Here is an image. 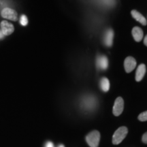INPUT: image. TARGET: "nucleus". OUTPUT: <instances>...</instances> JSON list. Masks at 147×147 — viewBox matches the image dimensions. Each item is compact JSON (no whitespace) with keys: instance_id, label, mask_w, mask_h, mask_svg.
Wrapping results in <instances>:
<instances>
[{"instance_id":"19","label":"nucleus","mask_w":147,"mask_h":147,"mask_svg":"<svg viewBox=\"0 0 147 147\" xmlns=\"http://www.w3.org/2000/svg\"><path fill=\"white\" fill-rule=\"evenodd\" d=\"M58 147H65V146H64L63 145H62V144H61V145H59V146Z\"/></svg>"},{"instance_id":"15","label":"nucleus","mask_w":147,"mask_h":147,"mask_svg":"<svg viewBox=\"0 0 147 147\" xmlns=\"http://www.w3.org/2000/svg\"><path fill=\"white\" fill-rule=\"evenodd\" d=\"M142 140V142L144 143V144H147V132H146V133L143 134Z\"/></svg>"},{"instance_id":"13","label":"nucleus","mask_w":147,"mask_h":147,"mask_svg":"<svg viewBox=\"0 0 147 147\" xmlns=\"http://www.w3.org/2000/svg\"><path fill=\"white\" fill-rule=\"evenodd\" d=\"M138 119L140 121H147V111L143 112L140 113L138 116Z\"/></svg>"},{"instance_id":"4","label":"nucleus","mask_w":147,"mask_h":147,"mask_svg":"<svg viewBox=\"0 0 147 147\" xmlns=\"http://www.w3.org/2000/svg\"><path fill=\"white\" fill-rule=\"evenodd\" d=\"M124 108V101L121 97H119L116 99L115 104L113 106V114L116 117H118L123 111Z\"/></svg>"},{"instance_id":"9","label":"nucleus","mask_w":147,"mask_h":147,"mask_svg":"<svg viewBox=\"0 0 147 147\" xmlns=\"http://www.w3.org/2000/svg\"><path fill=\"white\" fill-rule=\"evenodd\" d=\"M145 74H146V65L144 64H140L138 69H136V80L137 82H140L144 78Z\"/></svg>"},{"instance_id":"17","label":"nucleus","mask_w":147,"mask_h":147,"mask_svg":"<svg viewBox=\"0 0 147 147\" xmlns=\"http://www.w3.org/2000/svg\"><path fill=\"white\" fill-rule=\"evenodd\" d=\"M144 44L145 46H146V47H147V35L146 36H145V38L144 39Z\"/></svg>"},{"instance_id":"1","label":"nucleus","mask_w":147,"mask_h":147,"mask_svg":"<svg viewBox=\"0 0 147 147\" xmlns=\"http://www.w3.org/2000/svg\"><path fill=\"white\" fill-rule=\"evenodd\" d=\"M128 133V129L126 127H121L116 130L113 136V143L114 144H119L125 138Z\"/></svg>"},{"instance_id":"2","label":"nucleus","mask_w":147,"mask_h":147,"mask_svg":"<svg viewBox=\"0 0 147 147\" xmlns=\"http://www.w3.org/2000/svg\"><path fill=\"white\" fill-rule=\"evenodd\" d=\"M100 140V134L97 130H93L86 136V141L91 147H97Z\"/></svg>"},{"instance_id":"12","label":"nucleus","mask_w":147,"mask_h":147,"mask_svg":"<svg viewBox=\"0 0 147 147\" xmlns=\"http://www.w3.org/2000/svg\"><path fill=\"white\" fill-rule=\"evenodd\" d=\"M100 86L101 89L104 92H108L110 89V82L107 78H102L100 80Z\"/></svg>"},{"instance_id":"6","label":"nucleus","mask_w":147,"mask_h":147,"mask_svg":"<svg viewBox=\"0 0 147 147\" xmlns=\"http://www.w3.org/2000/svg\"><path fill=\"white\" fill-rule=\"evenodd\" d=\"M124 67L126 72H131L136 67V61L132 57H128L125 59Z\"/></svg>"},{"instance_id":"11","label":"nucleus","mask_w":147,"mask_h":147,"mask_svg":"<svg viewBox=\"0 0 147 147\" xmlns=\"http://www.w3.org/2000/svg\"><path fill=\"white\" fill-rule=\"evenodd\" d=\"M131 16L134 19L136 20L137 21H138L140 23L142 24V25H147V21L146 18H144V16H142V14H141L139 12H138L137 10H133L131 12Z\"/></svg>"},{"instance_id":"7","label":"nucleus","mask_w":147,"mask_h":147,"mask_svg":"<svg viewBox=\"0 0 147 147\" xmlns=\"http://www.w3.org/2000/svg\"><path fill=\"white\" fill-rule=\"evenodd\" d=\"M97 67L101 70H106L108 67V60L104 55H99L96 59Z\"/></svg>"},{"instance_id":"16","label":"nucleus","mask_w":147,"mask_h":147,"mask_svg":"<svg viewBox=\"0 0 147 147\" xmlns=\"http://www.w3.org/2000/svg\"><path fill=\"white\" fill-rule=\"evenodd\" d=\"M45 147H54V144H53V143L52 142L49 141V142H47V143H46Z\"/></svg>"},{"instance_id":"5","label":"nucleus","mask_w":147,"mask_h":147,"mask_svg":"<svg viewBox=\"0 0 147 147\" xmlns=\"http://www.w3.org/2000/svg\"><path fill=\"white\" fill-rule=\"evenodd\" d=\"M0 26H1V32L3 33V34L5 36H10L14 32V27L12 24L9 23L7 21H1V24H0Z\"/></svg>"},{"instance_id":"10","label":"nucleus","mask_w":147,"mask_h":147,"mask_svg":"<svg viewBox=\"0 0 147 147\" xmlns=\"http://www.w3.org/2000/svg\"><path fill=\"white\" fill-rule=\"evenodd\" d=\"M132 36L134 37V39L135 40L136 42H140L141 40L143 39V36H144V33L142 29L138 27H134L131 31Z\"/></svg>"},{"instance_id":"14","label":"nucleus","mask_w":147,"mask_h":147,"mask_svg":"<svg viewBox=\"0 0 147 147\" xmlns=\"http://www.w3.org/2000/svg\"><path fill=\"white\" fill-rule=\"evenodd\" d=\"M20 23H21V24L23 26H26L27 24H28V19H27V16L23 14V15L21 16Z\"/></svg>"},{"instance_id":"8","label":"nucleus","mask_w":147,"mask_h":147,"mask_svg":"<svg viewBox=\"0 0 147 147\" xmlns=\"http://www.w3.org/2000/svg\"><path fill=\"white\" fill-rule=\"evenodd\" d=\"M114 38V32L112 29H108L104 34V42L106 47H110L113 45Z\"/></svg>"},{"instance_id":"18","label":"nucleus","mask_w":147,"mask_h":147,"mask_svg":"<svg viewBox=\"0 0 147 147\" xmlns=\"http://www.w3.org/2000/svg\"><path fill=\"white\" fill-rule=\"evenodd\" d=\"M3 36H4V35L3 34V33L1 32V31L0 32V38H3Z\"/></svg>"},{"instance_id":"3","label":"nucleus","mask_w":147,"mask_h":147,"mask_svg":"<svg viewBox=\"0 0 147 147\" xmlns=\"http://www.w3.org/2000/svg\"><path fill=\"white\" fill-rule=\"evenodd\" d=\"M1 16L5 19L16 21L18 20V14L14 9L10 8H3L1 12Z\"/></svg>"}]
</instances>
